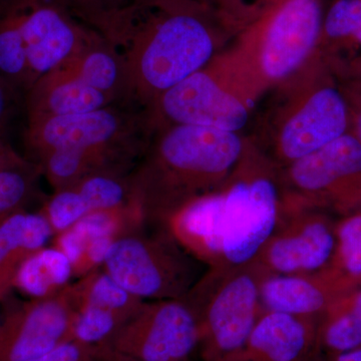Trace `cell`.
Masks as SVG:
<instances>
[{
    "mask_svg": "<svg viewBox=\"0 0 361 361\" xmlns=\"http://www.w3.org/2000/svg\"><path fill=\"white\" fill-rule=\"evenodd\" d=\"M221 190L192 202L163 226L192 257L209 268L221 267L223 263Z\"/></svg>",
    "mask_w": 361,
    "mask_h": 361,
    "instance_id": "16",
    "label": "cell"
},
{
    "mask_svg": "<svg viewBox=\"0 0 361 361\" xmlns=\"http://www.w3.org/2000/svg\"><path fill=\"white\" fill-rule=\"evenodd\" d=\"M75 314L68 288L9 306L0 314V361H27L73 341Z\"/></svg>",
    "mask_w": 361,
    "mask_h": 361,
    "instance_id": "13",
    "label": "cell"
},
{
    "mask_svg": "<svg viewBox=\"0 0 361 361\" xmlns=\"http://www.w3.org/2000/svg\"><path fill=\"white\" fill-rule=\"evenodd\" d=\"M125 322L111 311L96 306H84L75 314L73 341L101 349L104 353L106 344Z\"/></svg>",
    "mask_w": 361,
    "mask_h": 361,
    "instance_id": "29",
    "label": "cell"
},
{
    "mask_svg": "<svg viewBox=\"0 0 361 361\" xmlns=\"http://www.w3.org/2000/svg\"><path fill=\"white\" fill-rule=\"evenodd\" d=\"M6 142L4 141V137H2L1 130H0V151H1L2 148L6 146Z\"/></svg>",
    "mask_w": 361,
    "mask_h": 361,
    "instance_id": "39",
    "label": "cell"
},
{
    "mask_svg": "<svg viewBox=\"0 0 361 361\" xmlns=\"http://www.w3.org/2000/svg\"><path fill=\"white\" fill-rule=\"evenodd\" d=\"M27 361H106L101 349L75 341H66L49 353Z\"/></svg>",
    "mask_w": 361,
    "mask_h": 361,
    "instance_id": "34",
    "label": "cell"
},
{
    "mask_svg": "<svg viewBox=\"0 0 361 361\" xmlns=\"http://www.w3.org/2000/svg\"><path fill=\"white\" fill-rule=\"evenodd\" d=\"M85 85L102 92L114 104H129V82L120 56L101 33L92 39L70 61L63 63Z\"/></svg>",
    "mask_w": 361,
    "mask_h": 361,
    "instance_id": "20",
    "label": "cell"
},
{
    "mask_svg": "<svg viewBox=\"0 0 361 361\" xmlns=\"http://www.w3.org/2000/svg\"><path fill=\"white\" fill-rule=\"evenodd\" d=\"M266 276L254 261L209 268L185 297L198 319L204 361H229L243 348L263 312L260 287Z\"/></svg>",
    "mask_w": 361,
    "mask_h": 361,
    "instance_id": "7",
    "label": "cell"
},
{
    "mask_svg": "<svg viewBox=\"0 0 361 361\" xmlns=\"http://www.w3.org/2000/svg\"><path fill=\"white\" fill-rule=\"evenodd\" d=\"M25 96L27 120L75 115L116 104L65 66L40 77Z\"/></svg>",
    "mask_w": 361,
    "mask_h": 361,
    "instance_id": "18",
    "label": "cell"
},
{
    "mask_svg": "<svg viewBox=\"0 0 361 361\" xmlns=\"http://www.w3.org/2000/svg\"><path fill=\"white\" fill-rule=\"evenodd\" d=\"M75 310L84 306H96L122 317L127 322L137 312L144 300L130 294L99 268L68 287Z\"/></svg>",
    "mask_w": 361,
    "mask_h": 361,
    "instance_id": "25",
    "label": "cell"
},
{
    "mask_svg": "<svg viewBox=\"0 0 361 361\" xmlns=\"http://www.w3.org/2000/svg\"><path fill=\"white\" fill-rule=\"evenodd\" d=\"M42 170L7 144L0 151V225L18 211L25 210L37 191Z\"/></svg>",
    "mask_w": 361,
    "mask_h": 361,
    "instance_id": "24",
    "label": "cell"
},
{
    "mask_svg": "<svg viewBox=\"0 0 361 361\" xmlns=\"http://www.w3.org/2000/svg\"><path fill=\"white\" fill-rule=\"evenodd\" d=\"M282 0H216L214 11L221 25L235 39L239 33L279 4Z\"/></svg>",
    "mask_w": 361,
    "mask_h": 361,
    "instance_id": "30",
    "label": "cell"
},
{
    "mask_svg": "<svg viewBox=\"0 0 361 361\" xmlns=\"http://www.w3.org/2000/svg\"><path fill=\"white\" fill-rule=\"evenodd\" d=\"M336 221L324 211L281 201L279 222L253 261L267 276L324 269L336 247Z\"/></svg>",
    "mask_w": 361,
    "mask_h": 361,
    "instance_id": "12",
    "label": "cell"
},
{
    "mask_svg": "<svg viewBox=\"0 0 361 361\" xmlns=\"http://www.w3.org/2000/svg\"><path fill=\"white\" fill-rule=\"evenodd\" d=\"M73 277L70 259L56 247H44L21 264L14 278L13 289L30 299L49 298L68 288Z\"/></svg>",
    "mask_w": 361,
    "mask_h": 361,
    "instance_id": "23",
    "label": "cell"
},
{
    "mask_svg": "<svg viewBox=\"0 0 361 361\" xmlns=\"http://www.w3.org/2000/svg\"><path fill=\"white\" fill-rule=\"evenodd\" d=\"M330 361H361V348L330 355Z\"/></svg>",
    "mask_w": 361,
    "mask_h": 361,
    "instance_id": "37",
    "label": "cell"
},
{
    "mask_svg": "<svg viewBox=\"0 0 361 361\" xmlns=\"http://www.w3.org/2000/svg\"><path fill=\"white\" fill-rule=\"evenodd\" d=\"M78 21L97 30L139 0H52Z\"/></svg>",
    "mask_w": 361,
    "mask_h": 361,
    "instance_id": "32",
    "label": "cell"
},
{
    "mask_svg": "<svg viewBox=\"0 0 361 361\" xmlns=\"http://www.w3.org/2000/svg\"><path fill=\"white\" fill-rule=\"evenodd\" d=\"M305 361H307V360H305Z\"/></svg>",
    "mask_w": 361,
    "mask_h": 361,
    "instance_id": "41",
    "label": "cell"
},
{
    "mask_svg": "<svg viewBox=\"0 0 361 361\" xmlns=\"http://www.w3.org/2000/svg\"><path fill=\"white\" fill-rule=\"evenodd\" d=\"M199 264L160 227L116 240L102 268L133 295L152 301L185 298L200 279Z\"/></svg>",
    "mask_w": 361,
    "mask_h": 361,
    "instance_id": "8",
    "label": "cell"
},
{
    "mask_svg": "<svg viewBox=\"0 0 361 361\" xmlns=\"http://www.w3.org/2000/svg\"><path fill=\"white\" fill-rule=\"evenodd\" d=\"M130 174L101 172L78 183V190L90 213L113 210L132 203Z\"/></svg>",
    "mask_w": 361,
    "mask_h": 361,
    "instance_id": "28",
    "label": "cell"
},
{
    "mask_svg": "<svg viewBox=\"0 0 361 361\" xmlns=\"http://www.w3.org/2000/svg\"><path fill=\"white\" fill-rule=\"evenodd\" d=\"M334 75L337 78H353L361 80V59L353 58L337 68Z\"/></svg>",
    "mask_w": 361,
    "mask_h": 361,
    "instance_id": "36",
    "label": "cell"
},
{
    "mask_svg": "<svg viewBox=\"0 0 361 361\" xmlns=\"http://www.w3.org/2000/svg\"><path fill=\"white\" fill-rule=\"evenodd\" d=\"M0 78L20 94L32 87L18 0H0Z\"/></svg>",
    "mask_w": 361,
    "mask_h": 361,
    "instance_id": "26",
    "label": "cell"
},
{
    "mask_svg": "<svg viewBox=\"0 0 361 361\" xmlns=\"http://www.w3.org/2000/svg\"><path fill=\"white\" fill-rule=\"evenodd\" d=\"M336 241L325 273L343 293L361 287V212L336 221Z\"/></svg>",
    "mask_w": 361,
    "mask_h": 361,
    "instance_id": "27",
    "label": "cell"
},
{
    "mask_svg": "<svg viewBox=\"0 0 361 361\" xmlns=\"http://www.w3.org/2000/svg\"><path fill=\"white\" fill-rule=\"evenodd\" d=\"M355 58H357L358 59H361V54H357V56H356Z\"/></svg>",
    "mask_w": 361,
    "mask_h": 361,
    "instance_id": "40",
    "label": "cell"
},
{
    "mask_svg": "<svg viewBox=\"0 0 361 361\" xmlns=\"http://www.w3.org/2000/svg\"><path fill=\"white\" fill-rule=\"evenodd\" d=\"M223 263L248 264L279 222L282 189L279 168L245 135L243 153L222 188Z\"/></svg>",
    "mask_w": 361,
    "mask_h": 361,
    "instance_id": "5",
    "label": "cell"
},
{
    "mask_svg": "<svg viewBox=\"0 0 361 361\" xmlns=\"http://www.w3.org/2000/svg\"><path fill=\"white\" fill-rule=\"evenodd\" d=\"M262 97L227 49L161 94L146 111L154 133L186 125L240 134L251 123Z\"/></svg>",
    "mask_w": 361,
    "mask_h": 361,
    "instance_id": "4",
    "label": "cell"
},
{
    "mask_svg": "<svg viewBox=\"0 0 361 361\" xmlns=\"http://www.w3.org/2000/svg\"><path fill=\"white\" fill-rule=\"evenodd\" d=\"M20 94V92L7 84L4 78H0V130H2L4 123L13 113Z\"/></svg>",
    "mask_w": 361,
    "mask_h": 361,
    "instance_id": "35",
    "label": "cell"
},
{
    "mask_svg": "<svg viewBox=\"0 0 361 361\" xmlns=\"http://www.w3.org/2000/svg\"><path fill=\"white\" fill-rule=\"evenodd\" d=\"M323 18L322 0H282L235 37L230 51L263 97L314 54Z\"/></svg>",
    "mask_w": 361,
    "mask_h": 361,
    "instance_id": "6",
    "label": "cell"
},
{
    "mask_svg": "<svg viewBox=\"0 0 361 361\" xmlns=\"http://www.w3.org/2000/svg\"><path fill=\"white\" fill-rule=\"evenodd\" d=\"M239 133L174 125L154 133L130 174L147 224L163 227L180 209L224 187L243 153Z\"/></svg>",
    "mask_w": 361,
    "mask_h": 361,
    "instance_id": "2",
    "label": "cell"
},
{
    "mask_svg": "<svg viewBox=\"0 0 361 361\" xmlns=\"http://www.w3.org/2000/svg\"><path fill=\"white\" fill-rule=\"evenodd\" d=\"M153 135L146 110L116 104L75 115L30 118L23 140L32 161L63 148L108 149L141 158Z\"/></svg>",
    "mask_w": 361,
    "mask_h": 361,
    "instance_id": "9",
    "label": "cell"
},
{
    "mask_svg": "<svg viewBox=\"0 0 361 361\" xmlns=\"http://www.w3.org/2000/svg\"><path fill=\"white\" fill-rule=\"evenodd\" d=\"M97 32L122 59L130 106L142 110L200 71L232 39L213 7L191 0H139Z\"/></svg>",
    "mask_w": 361,
    "mask_h": 361,
    "instance_id": "1",
    "label": "cell"
},
{
    "mask_svg": "<svg viewBox=\"0 0 361 361\" xmlns=\"http://www.w3.org/2000/svg\"><path fill=\"white\" fill-rule=\"evenodd\" d=\"M318 318L263 311L229 361H305L317 344Z\"/></svg>",
    "mask_w": 361,
    "mask_h": 361,
    "instance_id": "15",
    "label": "cell"
},
{
    "mask_svg": "<svg viewBox=\"0 0 361 361\" xmlns=\"http://www.w3.org/2000/svg\"><path fill=\"white\" fill-rule=\"evenodd\" d=\"M282 201L339 218L361 212V145L341 135L279 169Z\"/></svg>",
    "mask_w": 361,
    "mask_h": 361,
    "instance_id": "10",
    "label": "cell"
},
{
    "mask_svg": "<svg viewBox=\"0 0 361 361\" xmlns=\"http://www.w3.org/2000/svg\"><path fill=\"white\" fill-rule=\"evenodd\" d=\"M343 292L324 270L305 274L271 275L263 279L260 300L263 311L319 318Z\"/></svg>",
    "mask_w": 361,
    "mask_h": 361,
    "instance_id": "17",
    "label": "cell"
},
{
    "mask_svg": "<svg viewBox=\"0 0 361 361\" xmlns=\"http://www.w3.org/2000/svg\"><path fill=\"white\" fill-rule=\"evenodd\" d=\"M247 137L281 169L348 134L338 80L316 52L259 103Z\"/></svg>",
    "mask_w": 361,
    "mask_h": 361,
    "instance_id": "3",
    "label": "cell"
},
{
    "mask_svg": "<svg viewBox=\"0 0 361 361\" xmlns=\"http://www.w3.org/2000/svg\"><path fill=\"white\" fill-rule=\"evenodd\" d=\"M361 49V0H336L323 18L316 54L334 73Z\"/></svg>",
    "mask_w": 361,
    "mask_h": 361,
    "instance_id": "21",
    "label": "cell"
},
{
    "mask_svg": "<svg viewBox=\"0 0 361 361\" xmlns=\"http://www.w3.org/2000/svg\"><path fill=\"white\" fill-rule=\"evenodd\" d=\"M330 355L361 348V287L341 294L318 318L316 348Z\"/></svg>",
    "mask_w": 361,
    "mask_h": 361,
    "instance_id": "22",
    "label": "cell"
},
{
    "mask_svg": "<svg viewBox=\"0 0 361 361\" xmlns=\"http://www.w3.org/2000/svg\"><path fill=\"white\" fill-rule=\"evenodd\" d=\"M199 341L198 319L184 298L144 301L104 353L106 361H185Z\"/></svg>",
    "mask_w": 361,
    "mask_h": 361,
    "instance_id": "11",
    "label": "cell"
},
{
    "mask_svg": "<svg viewBox=\"0 0 361 361\" xmlns=\"http://www.w3.org/2000/svg\"><path fill=\"white\" fill-rule=\"evenodd\" d=\"M18 8L32 85L70 61L94 33L52 0H18Z\"/></svg>",
    "mask_w": 361,
    "mask_h": 361,
    "instance_id": "14",
    "label": "cell"
},
{
    "mask_svg": "<svg viewBox=\"0 0 361 361\" xmlns=\"http://www.w3.org/2000/svg\"><path fill=\"white\" fill-rule=\"evenodd\" d=\"M54 237L49 221L40 212L18 211L0 225V302L13 290L21 264Z\"/></svg>",
    "mask_w": 361,
    "mask_h": 361,
    "instance_id": "19",
    "label": "cell"
},
{
    "mask_svg": "<svg viewBox=\"0 0 361 361\" xmlns=\"http://www.w3.org/2000/svg\"><path fill=\"white\" fill-rule=\"evenodd\" d=\"M39 211L49 221L54 236L70 229L90 214L89 209L75 187L54 192Z\"/></svg>",
    "mask_w": 361,
    "mask_h": 361,
    "instance_id": "31",
    "label": "cell"
},
{
    "mask_svg": "<svg viewBox=\"0 0 361 361\" xmlns=\"http://www.w3.org/2000/svg\"><path fill=\"white\" fill-rule=\"evenodd\" d=\"M348 110V134L361 145V80L337 78Z\"/></svg>",
    "mask_w": 361,
    "mask_h": 361,
    "instance_id": "33",
    "label": "cell"
},
{
    "mask_svg": "<svg viewBox=\"0 0 361 361\" xmlns=\"http://www.w3.org/2000/svg\"><path fill=\"white\" fill-rule=\"evenodd\" d=\"M191 1L198 2V4H204V6H211L214 8L216 0H191Z\"/></svg>",
    "mask_w": 361,
    "mask_h": 361,
    "instance_id": "38",
    "label": "cell"
}]
</instances>
